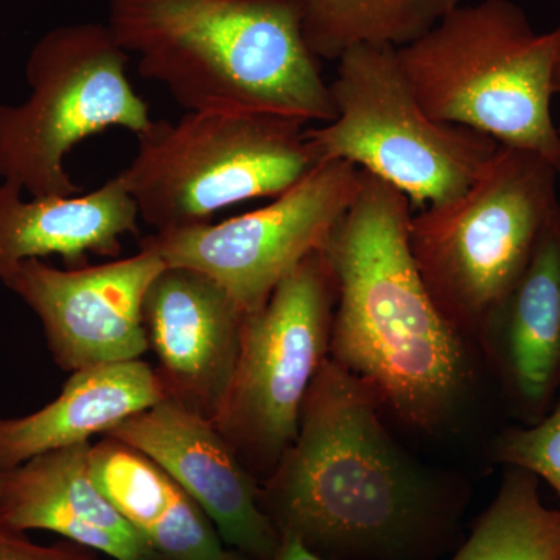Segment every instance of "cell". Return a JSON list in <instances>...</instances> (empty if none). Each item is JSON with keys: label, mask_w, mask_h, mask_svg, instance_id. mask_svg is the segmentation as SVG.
<instances>
[{"label": "cell", "mask_w": 560, "mask_h": 560, "mask_svg": "<svg viewBox=\"0 0 560 560\" xmlns=\"http://www.w3.org/2000/svg\"><path fill=\"white\" fill-rule=\"evenodd\" d=\"M20 187L0 183V280L22 261L60 256L66 267L90 256L117 257L121 238L140 234L138 208L119 176L73 197L22 198Z\"/></svg>", "instance_id": "obj_16"}, {"label": "cell", "mask_w": 560, "mask_h": 560, "mask_svg": "<svg viewBox=\"0 0 560 560\" xmlns=\"http://www.w3.org/2000/svg\"><path fill=\"white\" fill-rule=\"evenodd\" d=\"M560 173L499 145L455 200L412 213L408 245L431 298L464 337L480 340L560 212Z\"/></svg>", "instance_id": "obj_5"}, {"label": "cell", "mask_w": 560, "mask_h": 560, "mask_svg": "<svg viewBox=\"0 0 560 560\" xmlns=\"http://www.w3.org/2000/svg\"><path fill=\"white\" fill-rule=\"evenodd\" d=\"M552 83H555V94H560V40L558 47V55H556L555 77H552ZM558 128L560 132V124L558 125Z\"/></svg>", "instance_id": "obj_25"}, {"label": "cell", "mask_w": 560, "mask_h": 560, "mask_svg": "<svg viewBox=\"0 0 560 560\" xmlns=\"http://www.w3.org/2000/svg\"><path fill=\"white\" fill-rule=\"evenodd\" d=\"M360 184L357 165L319 161L265 208L221 223L153 232L140 246L160 254L168 267L209 276L246 315L260 308L302 260L326 250Z\"/></svg>", "instance_id": "obj_10"}, {"label": "cell", "mask_w": 560, "mask_h": 560, "mask_svg": "<svg viewBox=\"0 0 560 560\" xmlns=\"http://www.w3.org/2000/svg\"><path fill=\"white\" fill-rule=\"evenodd\" d=\"M307 0H109L108 27L187 110L337 116L304 36Z\"/></svg>", "instance_id": "obj_3"}, {"label": "cell", "mask_w": 560, "mask_h": 560, "mask_svg": "<svg viewBox=\"0 0 560 560\" xmlns=\"http://www.w3.org/2000/svg\"><path fill=\"white\" fill-rule=\"evenodd\" d=\"M500 463L547 481L560 497V393L539 422L504 431L495 445Z\"/></svg>", "instance_id": "obj_21"}, {"label": "cell", "mask_w": 560, "mask_h": 560, "mask_svg": "<svg viewBox=\"0 0 560 560\" xmlns=\"http://www.w3.org/2000/svg\"><path fill=\"white\" fill-rule=\"evenodd\" d=\"M245 313L215 280L165 267L143 298V327L167 399L215 423L230 394Z\"/></svg>", "instance_id": "obj_13"}, {"label": "cell", "mask_w": 560, "mask_h": 560, "mask_svg": "<svg viewBox=\"0 0 560 560\" xmlns=\"http://www.w3.org/2000/svg\"><path fill=\"white\" fill-rule=\"evenodd\" d=\"M452 560H560V511L545 506L539 478L511 467Z\"/></svg>", "instance_id": "obj_20"}, {"label": "cell", "mask_w": 560, "mask_h": 560, "mask_svg": "<svg viewBox=\"0 0 560 560\" xmlns=\"http://www.w3.org/2000/svg\"><path fill=\"white\" fill-rule=\"evenodd\" d=\"M478 341L526 425L545 418L560 393V212Z\"/></svg>", "instance_id": "obj_15"}, {"label": "cell", "mask_w": 560, "mask_h": 560, "mask_svg": "<svg viewBox=\"0 0 560 560\" xmlns=\"http://www.w3.org/2000/svg\"><path fill=\"white\" fill-rule=\"evenodd\" d=\"M363 383L327 359L300 430L259 501L279 537L324 560H419L434 551L453 506L383 425Z\"/></svg>", "instance_id": "obj_1"}, {"label": "cell", "mask_w": 560, "mask_h": 560, "mask_svg": "<svg viewBox=\"0 0 560 560\" xmlns=\"http://www.w3.org/2000/svg\"><path fill=\"white\" fill-rule=\"evenodd\" d=\"M91 475L106 500L160 560H215L219 530L201 508L153 459L105 436L92 445Z\"/></svg>", "instance_id": "obj_18"}, {"label": "cell", "mask_w": 560, "mask_h": 560, "mask_svg": "<svg viewBox=\"0 0 560 560\" xmlns=\"http://www.w3.org/2000/svg\"><path fill=\"white\" fill-rule=\"evenodd\" d=\"M335 304L337 280L318 250L243 318L234 378L213 425L254 477L267 480L296 438L305 396L329 359Z\"/></svg>", "instance_id": "obj_9"}, {"label": "cell", "mask_w": 560, "mask_h": 560, "mask_svg": "<svg viewBox=\"0 0 560 560\" xmlns=\"http://www.w3.org/2000/svg\"><path fill=\"white\" fill-rule=\"evenodd\" d=\"M130 60L108 24L44 33L25 65L31 94L0 105V179L32 198L79 195L65 165L70 151L109 128L138 136L153 120L128 77Z\"/></svg>", "instance_id": "obj_8"}, {"label": "cell", "mask_w": 560, "mask_h": 560, "mask_svg": "<svg viewBox=\"0 0 560 560\" xmlns=\"http://www.w3.org/2000/svg\"><path fill=\"white\" fill-rule=\"evenodd\" d=\"M105 436L142 452L167 471L208 515L223 544L256 560L275 558L280 537L261 511L256 477L213 422L165 399Z\"/></svg>", "instance_id": "obj_12"}, {"label": "cell", "mask_w": 560, "mask_h": 560, "mask_svg": "<svg viewBox=\"0 0 560 560\" xmlns=\"http://www.w3.org/2000/svg\"><path fill=\"white\" fill-rule=\"evenodd\" d=\"M307 125L259 110H187L151 120L117 176L154 232L209 223L220 210L300 183L319 162Z\"/></svg>", "instance_id": "obj_6"}, {"label": "cell", "mask_w": 560, "mask_h": 560, "mask_svg": "<svg viewBox=\"0 0 560 560\" xmlns=\"http://www.w3.org/2000/svg\"><path fill=\"white\" fill-rule=\"evenodd\" d=\"M329 88L337 116L307 128L319 161L357 165L401 191L412 213L455 200L499 149L482 132L433 119L396 47L360 44L346 50Z\"/></svg>", "instance_id": "obj_7"}, {"label": "cell", "mask_w": 560, "mask_h": 560, "mask_svg": "<svg viewBox=\"0 0 560 560\" xmlns=\"http://www.w3.org/2000/svg\"><path fill=\"white\" fill-rule=\"evenodd\" d=\"M215 560H256V559L249 558V556L245 555V552L234 550V548H230V550H226V548H224V551L221 552L220 558L215 559Z\"/></svg>", "instance_id": "obj_24"}, {"label": "cell", "mask_w": 560, "mask_h": 560, "mask_svg": "<svg viewBox=\"0 0 560 560\" xmlns=\"http://www.w3.org/2000/svg\"><path fill=\"white\" fill-rule=\"evenodd\" d=\"M0 560H110L69 540L54 545L33 541L27 533L13 528L0 515Z\"/></svg>", "instance_id": "obj_22"}, {"label": "cell", "mask_w": 560, "mask_h": 560, "mask_svg": "<svg viewBox=\"0 0 560 560\" xmlns=\"http://www.w3.org/2000/svg\"><path fill=\"white\" fill-rule=\"evenodd\" d=\"M167 399L156 370L142 360L72 372L60 396L21 418L0 419V469L90 442Z\"/></svg>", "instance_id": "obj_17"}, {"label": "cell", "mask_w": 560, "mask_h": 560, "mask_svg": "<svg viewBox=\"0 0 560 560\" xmlns=\"http://www.w3.org/2000/svg\"><path fill=\"white\" fill-rule=\"evenodd\" d=\"M90 442L0 469V515L13 528L50 530L110 560H160L91 475Z\"/></svg>", "instance_id": "obj_14"}, {"label": "cell", "mask_w": 560, "mask_h": 560, "mask_svg": "<svg viewBox=\"0 0 560 560\" xmlns=\"http://www.w3.org/2000/svg\"><path fill=\"white\" fill-rule=\"evenodd\" d=\"M271 560H324L318 555L308 550L296 537H280L278 551Z\"/></svg>", "instance_id": "obj_23"}, {"label": "cell", "mask_w": 560, "mask_h": 560, "mask_svg": "<svg viewBox=\"0 0 560 560\" xmlns=\"http://www.w3.org/2000/svg\"><path fill=\"white\" fill-rule=\"evenodd\" d=\"M410 201L361 172L326 254L337 280L330 360L411 429L447 427L470 393L466 340L442 315L408 245Z\"/></svg>", "instance_id": "obj_2"}, {"label": "cell", "mask_w": 560, "mask_h": 560, "mask_svg": "<svg viewBox=\"0 0 560 560\" xmlns=\"http://www.w3.org/2000/svg\"><path fill=\"white\" fill-rule=\"evenodd\" d=\"M560 27L537 33L512 0L458 5L397 49L401 69L433 119L539 154L560 173L551 116Z\"/></svg>", "instance_id": "obj_4"}, {"label": "cell", "mask_w": 560, "mask_h": 560, "mask_svg": "<svg viewBox=\"0 0 560 560\" xmlns=\"http://www.w3.org/2000/svg\"><path fill=\"white\" fill-rule=\"evenodd\" d=\"M458 5L459 0H307L305 43L327 61L360 44L400 49Z\"/></svg>", "instance_id": "obj_19"}, {"label": "cell", "mask_w": 560, "mask_h": 560, "mask_svg": "<svg viewBox=\"0 0 560 560\" xmlns=\"http://www.w3.org/2000/svg\"><path fill=\"white\" fill-rule=\"evenodd\" d=\"M165 267L160 254L140 246L127 259L68 270L25 260L2 283L38 316L55 363L75 372L139 360L149 350L143 298Z\"/></svg>", "instance_id": "obj_11"}]
</instances>
